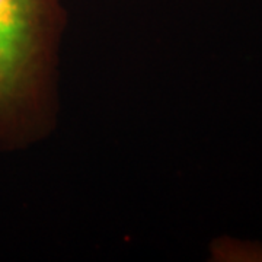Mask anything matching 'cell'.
I'll list each match as a JSON object with an SVG mask.
<instances>
[{"instance_id": "6da1fadb", "label": "cell", "mask_w": 262, "mask_h": 262, "mask_svg": "<svg viewBox=\"0 0 262 262\" xmlns=\"http://www.w3.org/2000/svg\"><path fill=\"white\" fill-rule=\"evenodd\" d=\"M66 22L63 0H0V151L56 128Z\"/></svg>"}]
</instances>
